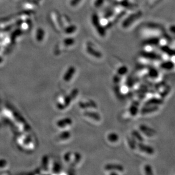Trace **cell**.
Instances as JSON below:
<instances>
[{
	"label": "cell",
	"mask_w": 175,
	"mask_h": 175,
	"mask_svg": "<svg viewBox=\"0 0 175 175\" xmlns=\"http://www.w3.org/2000/svg\"><path fill=\"white\" fill-rule=\"evenodd\" d=\"M173 64L171 62H164L163 64L162 65V68H163L164 69H171L172 67H173Z\"/></svg>",
	"instance_id": "3"
},
{
	"label": "cell",
	"mask_w": 175,
	"mask_h": 175,
	"mask_svg": "<svg viewBox=\"0 0 175 175\" xmlns=\"http://www.w3.org/2000/svg\"><path fill=\"white\" fill-rule=\"evenodd\" d=\"M139 148L141 151L144 152L145 153H147L149 155H152L154 153V150L152 147L142 143L139 145Z\"/></svg>",
	"instance_id": "1"
},
{
	"label": "cell",
	"mask_w": 175,
	"mask_h": 175,
	"mask_svg": "<svg viewBox=\"0 0 175 175\" xmlns=\"http://www.w3.org/2000/svg\"><path fill=\"white\" fill-rule=\"evenodd\" d=\"M144 171H145V173L147 175H152L153 174V172H152V169L151 166H150L149 165H146L144 167Z\"/></svg>",
	"instance_id": "2"
},
{
	"label": "cell",
	"mask_w": 175,
	"mask_h": 175,
	"mask_svg": "<svg viewBox=\"0 0 175 175\" xmlns=\"http://www.w3.org/2000/svg\"><path fill=\"white\" fill-rule=\"evenodd\" d=\"M170 31L173 33L175 34V25H172L169 27Z\"/></svg>",
	"instance_id": "5"
},
{
	"label": "cell",
	"mask_w": 175,
	"mask_h": 175,
	"mask_svg": "<svg viewBox=\"0 0 175 175\" xmlns=\"http://www.w3.org/2000/svg\"><path fill=\"white\" fill-rule=\"evenodd\" d=\"M109 138L110 139V141L115 142L118 140V136L116 134H112V135L110 136Z\"/></svg>",
	"instance_id": "4"
}]
</instances>
